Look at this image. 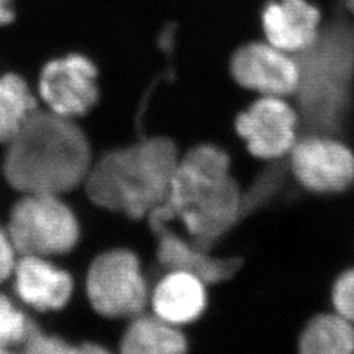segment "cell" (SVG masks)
<instances>
[{
    "instance_id": "obj_1",
    "label": "cell",
    "mask_w": 354,
    "mask_h": 354,
    "mask_svg": "<svg viewBox=\"0 0 354 354\" xmlns=\"http://www.w3.org/2000/svg\"><path fill=\"white\" fill-rule=\"evenodd\" d=\"M150 215L180 221L190 241L212 251L244 215V190L231 172L228 152L198 145L181 155L167 201Z\"/></svg>"
},
{
    "instance_id": "obj_2",
    "label": "cell",
    "mask_w": 354,
    "mask_h": 354,
    "mask_svg": "<svg viewBox=\"0 0 354 354\" xmlns=\"http://www.w3.org/2000/svg\"><path fill=\"white\" fill-rule=\"evenodd\" d=\"M92 163L88 138L75 120L37 109L7 143L3 175L21 194L62 197L84 184Z\"/></svg>"
},
{
    "instance_id": "obj_3",
    "label": "cell",
    "mask_w": 354,
    "mask_h": 354,
    "mask_svg": "<svg viewBox=\"0 0 354 354\" xmlns=\"http://www.w3.org/2000/svg\"><path fill=\"white\" fill-rule=\"evenodd\" d=\"M180 156L174 140L149 137L93 160L83 187L96 206L147 219L167 201Z\"/></svg>"
},
{
    "instance_id": "obj_4",
    "label": "cell",
    "mask_w": 354,
    "mask_h": 354,
    "mask_svg": "<svg viewBox=\"0 0 354 354\" xmlns=\"http://www.w3.org/2000/svg\"><path fill=\"white\" fill-rule=\"evenodd\" d=\"M295 57L301 82L292 99L304 133L342 137L353 91V28L340 24L322 28L317 41Z\"/></svg>"
},
{
    "instance_id": "obj_5",
    "label": "cell",
    "mask_w": 354,
    "mask_h": 354,
    "mask_svg": "<svg viewBox=\"0 0 354 354\" xmlns=\"http://www.w3.org/2000/svg\"><path fill=\"white\" fill-rule=\"evenodd\" d=\"M19 256L50 257L70 252L80 238L74 212L61 196L21 194L7 230Z\"/></svg>"
},
{
    "instance_id": "obj_6",
    "label": "cell",
    "mask_w": 354,
    "mask_h": 354,
    "mask_svg": "<svg viewBox=\"0 0 354 354\" xmlns=\"http://www.w3.org/2000/svg\"><path fill=\"white\" fill-rule=\"evenodd\" d=\"M286 162L295 184L313 196H342L354 188V147L340 136L304 133Z\"/></svg>"
},
{
    "instance_id": "obj_7",
    "label": "cell",
    "mask_w": 354,
    "mask_h": 354,
    "mask_svg": "<svg viewBox=\"0 0 354 354\" xmlns=\"http://www.w3.org/2000/svg\"><path fill=\"white\" fill-rule=\"evenodd\" d=\"M86 290L93 310L109 319L138 317L150 302L140 259L127 250L99 254L89 266Z\"/></svg>"
},
{
    "instance_id": "obj_8",
    "label": "cell",
    "mask_w": 354,
    "mask_h": 354,
    "mask_svg": "<svg viewBox=\"0 0 354 354\" xmlns=\"http://www.w3.org/2000/svg\"><path fill=\"white\" fill-rule=\"evenodd\" d=\"M234 127L248 153L266 163L285 160L302 134L298 108L279 96H257L236 114Z\"/></svg>"
},
{
    "instance_id": "obj_9",
    "label": "cell",
    "mask_w": 354,
    "mask_h": 354,
    "mask_svg": "<svg viewBox=\"0 0 354 354\" xmlns=\"http://www.w3.org/2000/svg\"><path fill=\"white\" fill-rule=\"evenodd\" d=\"M99 70L82 53H70L44 64L38 76V95L48 109L76 120L99 102Z\"/></svg>"
},
{
    "instance_id": "obj_10",
    "label": "cell",
    "mask_w": 354,
    "mask_h": 354,
    "mask_svg": "<svg viewBox=\"0 0 354 354\" xmlns=\"http://www.w3.org/2000/svg\"><path fill=\"white\" fill-rule=\"evenodd\" d=\"M232 80L257 96L292 99L301 82L295 55L281 50L268 41H252L239 46L230 58Z\"/></svg>"
},
{
    "instance_id": "obj_11",
    "label": "cell",
    "mask_w": 354,
    "mask_h": 354,
    "mask_svg": "<svg viewBox=\"0 0 354 354\" xmlns=\"http://www.w3.org/2000/svg\"><path fill=\"white\" fill-rule=\"evenodd\" d=\"M149 225L156 236V257L168 272H187L203 279L207 285L228 281L239 270V257H216L210 251L196 245L189 238L180 236L169 222L150 215Z\"/></svg>"
},
{
    "instance_id": "obj_12",
    "label": "cell",
    "mask_w": 354,
    "mask_h": 354,
    "mask_svg": "<svg viewBox=\"0 0 354 354\" xmlns=\"http://www.w3.org/2000/svg\"><path fill=\"white\" fill-rule=\"evenodd\" d=\"M264 39L281 50L298 55L322 32V13L308 0H272L261 12Z\"/></svg>"
},
{
    "instance_id": "obj_13",
    "label": "cell",
    "mask_w": 354,
    "mask_h": 354,
    "mask_svg": "<svg viewBox=\"0 0 354 354\" xmlns=\"http://www.w3.org/2000/svg\"><path fill=\"white\" fill-rule=\"evenodd\" d=\"M13 286L20 299L38 311H58L71 299L73 277L46 257L19 256Z\"/></svg>"
},
{
    "instance_id": "obj_14",
    "label": "cell",
    "mask_w": 354,
    "mask_h": 354,
    "mask_svg": "<svg viewBox=\"0 0 354 354\" xmlns=\"http://www.w3.org/2000/svg\"><path fill=\"white\" fill-rule=\"evenodd\" d=\"M207 286L192 273L168 272L150 297L153 314L176 327L196 322L207 307Z\"/></svg>"
},
{
    "instance_id": "obj_15",
    "label": "cell",
    "mask_w": 354,
    "mask_h": 354,
    "mask_svg": "<svg viewBox=\"0 0 354 354\" xmlns=\"http://www.w3.org/2000/svg\"><path fill=\"white\" fill-rule=\"evenodd\" d=\"M301 354H354V324L336 311L317 313L297 337Z\"/></svg>"
},
{
    "instance_id": "obj_16",
    "label": "cell",
    "mask_w": 354,
    "mask_h": 354,
    "mask_svg": "<svg viewBox=\"0 0 354 354\" xmlns=\"http://www.w3.org/2000/svg\"><path fill=\"white\" fill-rule=\"evenodd\" d=\"M127 354H180L188 349V342L176 326L153 315L133 317L120 342Z\"/></svg>"
},
{
    "instance_id": "obj_17",
    "label": "cell",
    "mask_w": 354,
    "mask_h": 354,
    "mask_svg": "<svg viewBox=\"0 0 354 354\" xmlns=\"http://www.w3.org/2000/svg\"><path fill=\"white\" fill-rule=\"evenodd\" d=\"M37 99L26 79L16 73L0 75V142L8 143L29 115L37 111Z\"/></svg>"
},
{
    "instance_id": "obj_18",
    "label": "cell",
    "mask_w": 354,
    "mask_h": 354,
    "mask_svg": "<svg viewBox=\"0 0 354 354\" xmlns=\"http://www.w3.org/2000/svg\"><path fill=\"white\" fill-rule=\"evenodd\" d=\"M33 324L6 297L0 295V353L26 342Z\"/></svg>"
},
{
    "instance_id": "obj_19",
    "label": "cell",
    "mask_w": 354,
    "mask_h": 354,
    "mask_svg": "<svg viewBox=\"0 0 354 354\" xmlns=\"http://www.w3.org/2000/svg\"><path fill=\"white\" fill-rule=\"evenodd\" d=\"M26 352L36 354H64V353H102L105 352L102 346L96 344L84 342L82 345H75L73 342H66L57 336H50L35 324L30 329L26 342L23 344Z\"/></svg>"
},
{
    "instance_id": "obj_20",
    "label": "cell",
    "mask_w": 354,
    "mask_h": 354,
    "mask_svg": "<svg viewBox=\"0 0 354 354\" xmlns=\"http://www.w3.org/2000/svg\"><path fill=\"white\" fill-rule=\"evenodd\" d=\"M329 302L333 311L354 324V266L345 268L335 277Z\"/></svg>"
},
{
    "instance_id": "obj_21",
    "label": "cell",
    "mask_w": 354,
    "mask_h": 354,
    "mask_svg": "<svg viewBox=\"0 0 354 354\" xmlns=\"http://www.w3.org/2000/svg\"><path fill=\"white\" fill-rule=\"evenodd\" d=\"M19 253L8 232L0 230V282L12 277Z\"/></svg>"
},
{
    "instance_id": "obj_22",
    "label": "cell",
    "mask_w": 354,
    "mask_h": 354,
    "mask_svg": "<svg viewBox=\"0 0 354 354\" xmlns=\"http://www.w3.org/2000/svg\"><path fill=\"white\" fill-rule=\"evenodd\" d=\"M16 19L13 0H0V26L12 24Z\"/></svg>"
},
{
    "instance_id": "obj_23",
    "label": "cell",
    "mask_w": 354,
    "mask_h": 354,
    "mask_svg": "<svg viewBox=\"0 0 354 354\" xmlns=\"http://www.w3.org/2000/svg\"><path fill=\"white\" fill-rule=\"evenodd\" d=\"M345 8L354 19V0H345Z\"/></svg>"
}]
</instances>
